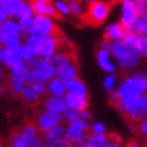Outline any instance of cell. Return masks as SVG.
Masks as SVG:
<instances>
[{
    "instance_id": "obj_23",
    "label": "cell",
    "mask_w": 147,
    "mask_h": 147,
    "mask_svg": "<svg viewBox=\"0 0 147 147\" xmlns=\"http://www.w3.org/2000/svg\"><path fill=\"white\" fill-rule=\"evenodd\" d=\"M66 90H67V93L76 94V96H82V97H87L86 86L82 80H79V79L66 85Z\"/></svg>"
},
{
    "instance_id": "obj_41",
    "label": "cell",
    "mask_w": 147,
    "mask_h": 147,
    "mask_svg": "<svg viewBox=\"0 0 147 147\" xmlns=\"http://www.w3.org/2000/svg\"><path fill=\"white\" fill-rule=\"evenodd\" d=\"M45 142H43V140H41V139H38L37 141H35L30 147H45Z\"/></svg>"
},
{
    "instance_id": "obj_45",
    "label": "cell",
    "mask_w": 147,
    "mask_h": 147,
    "mask_svg": "<svg viewBox=\"0 0 147 147\" xmlns=\"http://www.w3.org/2000/svg\"><path fill=\"white\" fill-rule=\"evenodd\" d=\"M74 147H89V145H87L86 141H85V142H80V144L74 145Z\"/></svg>"
},
{
    "instance_id": "obj_27",
    "label": "cell",
    "mask_w": 147,
    "mask_h": 147,
    "mask_svg": "<svg viewBox=\"0 0 147 147\" xmlns=\"http://www.w3.org/2000/svg\"><path fill=\"white\" fill-rule=\"evenodd\" d=\"M22 97L24 98V100H26L29 103H34V102H37L40 99L41 94L35 89V86L32 84H28L25 86L23 93H22Z\"/></svg>"
},
{
    "instance_id": "obj_47",
    "label": "cell",
    "mask_w": 147,
    "mask_h": 147,
    "mask_svg": "<svg viewBox=\"0 0 147 147\" xmlns=\"http://www.w3.org/2000/svg\"><path fill=\"white\" fill-rule=\"evenodd\" d=\"M4 91H5V87H4V85L1 83H0V94H3Z\"/></svg>"
},
{
    "instance_id": "obj_15",
    "label": "cell",
    "mask_w": 147,
    "mask_h": 147,
    "mask_svg": "<svg viewBox=\"0 0 147 147\" xmlns=\"http://www.w3.org/2000/svg\"><path fill=\"white\" fill-rule=\"evenodd\" d=\"M97 62L99 67L107 73L113 74L116 71V66L111 61V53L108 49H102V48L99 49V51L97 53Z\"/></svg>"
},
{
    "instance_id": "obj_40",
    "label": "cell",
    "mask_w": 147,
    "mask_h": 147,
    "mask_svg": "<svg viewBox=\"0 0 147 147\" xmlns=\"http://www.w3.org/2000/svg\"><path fill=\"white\" fill-rule=\"evenodd\" d=\"M141 109H142L144 114L147 116V94H145L141 98Z\"/></svg>"
},
{
    "instance_id": "obj_35",
    "label": "cell",
    "mask_w": 147,
    "mask_h": 147,
    "mask_svg": "<svg viewBox=\"0 0 147 147\" xmlns=\"http://www.w3.org/2000/svg\"><path fill=\"white\" fill-rule=\"evenodd\" d=\"M91 131H92V134H96V135H105L107 133V128L105 126L103 123L100 122H94L91 124V127H90Z\"/></svg>"
},
{
    "instance_id": "obj_28",
    "label": "cell",
    "mask_w": 147,
    "mask_h": 147,
    "mask_svg": "<svg viewBox=\"0 0 147 147\" xmlns=\"http://www.w3.org/2000/svg\"><path fill=\"white\" fill-rule=\"evenodd\" d=\"M127 31L138 34L140 36H144V37H147V23L144 19L138 18V20L130 26V29H129V30H127Z\"/></svg>"
},
{
    "instance_id": "obj_44",
    "label": "cell",
    "mask_w": 147,
    "mask_h": 147,
    "mask_svg": "<svg viewBox=\"0 0 147 147\" xmlns=\"http://www.w3.org/2000/svg\"><path fill=\"white\" fill-rule=\"evenodd\" d=\"M108 147H121V146H120L119 142H110V141H109Z\"/></svg>"
},
{
    "instance_id": "obj_16",
    "label": "cell",
    "mask_w": 147,
    "mask_h": 147,
    "mask_svg": "<svg viewBox=\"0 0 147 147\" xmlns=\"http://www.w3.org/2000/svg\"><path fill=\"white\" fill-rule=\"evenodd\" d=\"M45 109H46V111L62 115L68 108H67V105H66V102H65L63 97L50 96L45 100Z\"/></svg>"
},
{
    "instance_id": "obj_30",
    "label": "cell",
    "mask_w": 147,
    "mask_h": 147,
    "mask_svg": "<svg viewBox=\"0 0 147 147\" xmlns=\"http://www.w3.org/2000/svg\"><path fill=\"white\" fill-rule=\"evenodd\" d=\"M117 84V78L115 74H108L104 78V82H103V85H104V89L110 93V92H114L116 91L115 87Z\"/></svg>"
},
{
    "instance_id": "obj_39",
    "label": "cell",
    "mask_w": 147,
    "mask_h": 147,
    "mask_svg": "<svg viewBox=\"0 0 147 147\" xmlns=\"http://www.w3.org/2000/svg\"><path fill=\"white\" fill-rule=\"evenodd\" d=\"M140 131L144 135H147V116L142 120V122L140 124Z\"/></svg>"
},
{
    "instance_id": "obj_50",
    "label": "cell",
    "mask_w": 147,
    "mask_h": 147,
    "mask_svg": "<svg viewBox=\"0 0 147 147\" xmlns=\"http://www.w3.org/2000/svg\"><path fill=\"white\" fill-rule=\"evenodd\" d=\"M45 147H47V146H45Z\"/></svg>"
},
{
    "instance_id": "obj_25",
    "label": "cell",
    "mask_w": 147,
    "mask_h": 147,
    "mask_svg": "<svg viewBox=\"0 0 147 147\" xmlns=\"http://www.w3.org/2000/svg\"><path fill=\"white\" fill-rule=\"evenodd\" d=\"M86 144L89 145V147H108L109 139L105 135L90 134V135H87Z\"/></svg>"
},
{
    "instance_id": "obj_9",
    "label": "cell",
    "mask_w": 147,
    "mask_h": 147,
    "mask_svg": "<svg viewBox=\"0 0 147 147\" xmlns=\"http://www.w3.org/2000/svg\"><path fill=\"white\" fill-rule=\"evenodd\" d=\"M138 12L135 9V4L131 0L122 1V14H121V25L129 30L130 26L138 20Z\"/></svg>"
},
{
    "instance_id": "obj_36",
    "label": "cell",
    "mask_w": 147,
    "mask_h": 147,
    "mask_svg": "<svg viewBox=\"0 0 147 147\" xmlns=\"http://www.w3.org/2000/svg\"><path fill=\"white\" fill-rule=\"evenodd\" d=\"M62 117L67 121V122H72L77 119H79V113L78 111H74V110H71V109H67L66 111L62 114Z\"/></svg>"
},
{
    "instance_id": "obj_49",
    "label": "cell",
    "mask_w": 147,
    "mask_h": 147,
    "mask_svg": "<svg viewBox=\"0 0 147 147\" xmlns=\"http://www.w3.org/2000/svg\"><path fill=\"white\" fill-rule=\"evenodd\" d=\"M146 147H147V141H146Z\"/></svg>"
},
{
    "instance_id": "obj_7",
    "label": "cell",
    "mask_w": 147,
    "mask_h": 147,
    "mask_svg": "<svg viewBox=\"0 0 147 147\" xmlns=\"http://www.w3.org/2000/svg\"><path fill=\"white\" fill-rule=\"evenodd\" d=\"M63 117L60 114H55V113H50V111H43L40 114L38 119H37V128L46 133L49 129L54 128L59 124H62Z\"/></svg>"
},
{
    "instance_id": "obj_31",
    "label": "cell",
    "mask_w": 147,
    "mask_h": 147,
    "mask_svg": "<svg viewBox=\"0 0 147 147\" xmlns=\"http://www.w3.org/2000/svg\"><path fill=\"white\" fill-rule=\"evenodd\" d=\"M68 126L73 127V128H77L82 131H85V133H87V131L90 130V126H89V123H87V121H84L83 119H80V117L74 121H72V122H68Z\"/></svg>"
},
{
    "instance_id": "obj_5",
    "label": "cell",
    "mask_w": 147,
    "mask_h": 147,
    "mask_svg": "<svg viewBox=\"0 0 147 147\" xmlns=\"http://www.w3.org/2000/svg\"><path fill=\"white\" fill-rule=\"evenodd\" d=\"M56 32H57L56 25L51 18L35 16L32 25L28 31V36L43 38V37H48V36H51V35H55Z\"/></svg>"
},
{
    "instance_id": "obj_32",
    "label": "cell",
    "mask_w": 147,
    "mask_h": 147,
    "mask_svg": "<svg viewBox=\"0 0 147 147\" xmlns=\"http://www.w3.org/2000/svg\"><path fill=\"white\" fill-rule=\"evenodd\" d=\"M134 4L138 12V17L144 19L147 16V0H136V1H134Z\"/></svg>"
},
{
    "instance_id": "obj_22",
    "label": "cell",
    "mask_w": 147,
    "mask_h": 147,
    "mask_svg": "<svg viewBox=\"0 0 147 147\" xmlns=\"http://www.w3.org/2000/svg\"><path fill=\"white\" fill-rule=\"evenodd\" d=\"M20 134L29 142V145H32L35 141L38 140V128L34 123L25 124L23 130L20 131Z\"/></svg>"
},
{
    "instance_id": "obj_6",
    "label": "cell",
    "mask_w": 147,
    "mask_h": 147,
    "mask_svg": "<svg viewBox=\"0 0 147 147\" xmlns=\"http://www.w3.org/2000/svg\"><path fill=\"white\" fill-rule=\"evenodd\" d=\"M122 41L133 49L139 56H147V37L127 31Z\"/></svg>"
},
{
    "instance_id": "obj_33",
    "label": "cell",
    "mask_w": 147,
    "mask_h": 147,
    "mask_svg": "<svg viewBox=\"0 0 147 147\" xmlns=\"http://www.w3.org/2000/svg\"><path fill=\"white\" fill-rule=\"evenodd\" d=\"M30 146L31 145H29V142L22 136L20 133H16L13 135L11 141V147H30Z\"/></svg>"
},
{
    "instance_id": "obj_24",
    "label": "cell",
    "mask_w": 147,
    "mask_h": 147,
    "mask_svg": "<svg viewBox=\"0 0 147 147\" xmlns=\"http://www.w3.org/2000/svg\"><path fill=\"white\" fill-rule=\"evenodd\" d=\"M20 40L22 35H9L1 32V35H0V46H3L4 48H16L22 45Z\"/></svg>"
},
{
    "instance_id": "obj_18",
    "label": "cell",
    "mask_w": 147,
    "mask_h": 147,
    "mask_svg": "<svg viewBox=\"0 0 147 147\" xmlns=\"http://www.w3.org/2000/svg\"><path fill=\"white\" fill-rule=\"evenodd\" d=\"M65 140H67L69 144H80V142H85L86 139H87V133L85 131H82L77 128H73L67 126L65 129V136H63Z\"/></svg>"
},
{
    "instance_id": "obj_34",
    "label": "cell",
    "mask_w": 147,
    "mask_h": 147,
    "mask_svg": "<svg viewBox=\"0 0 147 147\" xmlns=\"http://www.w3.org/2000/svg\"><path fill=\"white\" fill-rule=\"evenodd\" d=\"M54 7L57 12V14H63V16H67L69 14V7H68V3H65V1H55L54 4Z\"/></svg>"
},
{
    "instance_id": "obj_43",
    "label": "cell",
    "mask_w": 147,
    "mask_h": 147,
    "mask_svg": "<svg viewBox=\"0 0 147 147\" xmlns=\"http://www.w3.org/2000/svg\"><path fill=\"white\" fill-rule=\"evenodd\" d=\"M4 47L0 46V63H3V57H4Z\"/></svg>"
},
{
    "instance_id": "obj_46",
    "label": "cell",
    "mask_w": 147,
    "mask_h": 147,
    "mask_svg": "<svg viewBox=\"0 0 147 147\" xmlns=\"http://www.w3.org/2000/svg\"><path fill=\"white\" fill-rule=\"evenodd\" d=\"M3 77H4V71H3V66H1V63H0V80L3 79Z\"/></svg>"
},
{
    "instance_id": "obj_2",
    "label": "cell",
    "mask_w": 147,
    "mask_h": 147,
    "mask_svg": "<svg viewBox=\"0 0 147 147\" xmlns=\"http://www.w3.org/2000/svg\"><path fill=\"white\" fill-rule=\"evenodd\" d=\"M117 97L127 96H145L147 94V74L139 73V74L129 76L121 83L119 89L116 90Z\"/></svg>"
},
{
    "instance_id": "obj_17",
    "label": "cell",
    "mask_w": 147,
    "mask_h": 147,
    "mask_svg": "<svg viewBox=\"0 0 147 147\" xmlns=\"http://www.w3.org/2000/svg\"><path fill=\"white\" fill-rule=\"evenodd\" d=\"M126 34H127V30L121 25V23H113L107 26L104 31V40H108L110 42L122 41Z\"/></svg>"
},
{
    "instance_id": "obj_10",
    "label": "cell",
    "mask_w": 147,
    "mask_h": 147,
    "mask_svg": "<svg viewBox=\"0 0 147 147\" xmlns=\"http://www.w3.org/2000/svg\"><path fill=\"white\" fill-rule=\"evenodd\" d=\"M30 67L28 65H25L24 69L22 71L18 74H11V90L14 94H22L25 89V86L28 85V77H29V72H30Z\"/></svg>"
},
{
    "instance_id": "obj_29",
    "label": "cell",
    "mask_w": 147,
    "mask_h": 147,
    "mask_svg": "<svg viewBox=\"0 0 147 147\" xmlns=\"http://www.w3.org/2000/svg\"><path fill=\"white\" fill-rule=\"evenodd\" d=\"M68 7H69V12L77 17H84V14L86 12V9L84 7V5L79 1H69Z\"/></svg>"
},
{
    "instance_id": "obj_8",
    "label": "cell",
    "mask_w": 147,
    "mask_h": 147,
    "mask_svg": "<svg viewBox=\"0 0 147 147\" xmlns=\"http://www.w3.org/2000/svg\"><path fill=\"white\" fill-rule=\"evenodd\" d=\"M59 41H60V34L56 32L55 35L43 37L41 42V54L40 56L46 60H50L59 50Z\"/></svg>"
},
{
    "instance_id": "obj_42",
    "label": "cell",
    "mask_w": 147,
    "mask_h": 147,
    "mask_svg": "<svg viewBox=\"0 0 147 147\" xmlns=\"http://www.w3.org/2000/svg\"><path fill=\"white\" fill-rule=\"evenodd\" d=\"M127 147H144V146H141L140 144H138V142H135V141H131V142H129V144L127 145Z\"/></svg>"
},
{
    "instance_id": "obj_11",
    "label": "cell",
    "mask_w": 147,
    "mask_h": 147,
    "mask_svg": "<svg viewBox=\"0 0 147 147\" xmlns=\"http://www.w3.org/2000/svg\"><path fill=\"white\" fill-rule=\"evenodd\" d=\"M31 6L36 16H42L48 18H54L57 16V12L54 5L47 1V0H35V1L31 3Z\"/></svg>"
},
{
    "instance_id": "obj_14",
    "label": "cell",
    "mask_w": 147,
    "mask_h": 147,
    "mask_svg": "<svg viewBox=\"0 0 147 147\" xmlns=\"http://www.w3.org/2000/svg\"><path fill=\"white\" fill-rule=\"evenodd\" d=\"M63 98H65L67 108L71 110H74V111H78V113L83 111V110H86L87 105H89V99H87V97L66 93V96Z\"/></svg>"
},
{
    "instance_id": "obj_4",
    "label": "cell",
    "mask_w": 147,
    "mask_h": 147,
    "mask_svg": "<svg viewBox=\"0 0 147 147\" xmlns=\"http://www.w3.org/2000/svg\"><path fill=\"white\" fill-rule=\"evenodd\" d=\"M56 77V72L54 66L51 65L50 60L41 59L35 68L30 69L28 77V84H36V83H49L51 79Z\"/></svg>"
},
{
    "instance_id": "obj_1",
    "label": "cell",
    "mask_w": 147,
    "mask_h": 147,
    "mask_svg": "<svg viewBox=\"0 0 147 147\" xmlns=\"http://www.w3.org/2000/svg\"><path fill=\"white\" fill-rule=\"evenodd\" d=\"M110 53H111V56L115 59V61L122 69L134 68L139 63V59H140V56L130 47H128L123 41L111 42Z\"/></svg>"
},
{
    "instance_id": "obj_26",
    "label": "cell",
    "mask_w": 147,
    "mask_h": 147,
    "mask_svg": "<svg viewBox=\"0 0 147 147\" xmlns=\"http://www.w3.org/2000/svg\"><path fill=\"white\" fill-rule=\"evenodd\" d=\"M1 31L4 34H9V35H22L20 26L18 24V22L14 19H7L1 25Z\"/></svg>"
},
{
    "instance_id": "obj_38",
    "label": "cell",
    "mask_w": 147,
    "mask_h": 147,
    "mask_svg": "<svg viewBox=\"0 0 147 147\" xmlns=\"http://www.w3.org/2000/svg\"><path fill=\"white\" fill-rule=\"evenodd\" d=\"M79 117L83 119L84 121H89V120H91V114H90V111H87V110H83V111L79 113Z\"/></svg>"
},
{
    "instance_id": "obj_20",
    "label": "cell",
    "mask_w": 147,
    "mask_h": 147,
    "mask_svg": "<svg viewBox=\"0 0 147 147\" xmlns=\"http://www.w3.org/2000/svg\"><path fill=\"white\" fill-rule=\"evenodd\" d=\"M65 129L66 128L62 126V124H59V126L49 129L48 131H46V133H43V142L49 145L54 141L61 140V139H63V136H65Z\"/></svg>"
},
{
    "instance_id": "obj_37",
    "label": "cell",
    "mask_w": 147,
    "mask_h": 147,
    "mask_svg": "<svg viewBox=\"0 0 147 147\" xmlns=\"http://www.w3.org/2000/svg\"><path fill=\"white\" fill-rule=\"evenodd\" d=\"M47 147H74V146L69 144L67 140H65V139H61V140H57V141H54L47 145Z\"/></svg>"
},
{
    "instance_id": "obj_48",
    "label": "cell",
    "mask_w": 147,
    "mask_h": 147,
    "mask_svg": "<svg viewBox=\"0 0 147 147\" xmlns=\"http://www.w3.org/2000/svg\"><path fill=\"white\" fill-rule=\"evenodd\" d=\"M144 20H145V22H146V23H147V16H146V17L144 18Z\"/></svg>"
},
{
    "instance_id": "obj_21",
    "label": "cell",
    "mask_w": 147,
    "mask_h": 147,
    "mask_svg": "<svg viewBox=\"0 0 147 147\" xmlns=\"http://www.w3.org/2000/svg\"><path fill=\"white\" fill-rule=\"evenodd\" d=\"M47 90L51 96H54V97H65L66 92H67V90H66V85L57 77L51 79L48 83Z\"/></svg>"
},
{
    "instance_id": "obj_12",
    "label": "cell",
    "mask_w": 147,
    "mask_h": 147,
    "mask_svg": "<svg viewBox=\"0 0 147 147\" xmlns=\"http://www.w3.org/2000/svg\"><path fill=\"white\" fill-rule=\"evenodd\" d=\"M23 3L24 1L20 0H0V12L4 13L9 19L18 18Z\"/></svg>"
},
{
    "instance_id": "obj_13",
    "label": "cell",
    "mask_w": 147,
    "mask_h": 147,
    "mask_svg": "<svg viewBox=\"0 0 147 147\" xmlns=\"http://www.w3.org/2000/svg\"><path fill=\"white\" fill-rule=\"evenodd\" d=\"M51 65L54 66L56 76L60 73L61 71H63L67 66H69L71 63L76 62V60L73 59L72 53H66V51H57V53L50 59Z\"/></svg>"
},
{
    "instance_id": "obj_3",
    "label": "cell",
    "mask_w": 147,
    "mask_h": 147,
    "mask_svg": "<svg viewBox=\"0 0 147 147\" xmlns=\"http://www.w3.org/2000/svg\"><path fill=\"white\" fill-rule=\"evenodd\" d=\"M110 4L104 1H90L86 6L84 20L91 25H100L107 20L110 13Z\"/></svg>"
},
{
    "instance_id": "obj_19",
    "label": "cell",
    "mask_w": 147,
    "mask_h": 147,
    "mask_svg": "<svg viewBox=\"0 0 147 147\" xmlns=\"http://www.w3.org/2000/svg\"><path fill=\"white\" fill-rule=\"evenodd\" d=\"M59 79L61 80V82L67 85L72 82H74V80L78 79V67H77V62H73L71 63L69 66H67L63 71H61L59 74L56 76Z\"/></svg>"
}]
</instances>
